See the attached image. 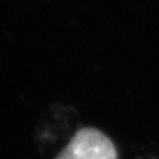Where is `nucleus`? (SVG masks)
<instances>
[{
  "instance_id": "nucleus-1",
  "label": "nucleus",
  "mask_w": 159,
  "mask_h": 159,
  "mask_svg": "<svg viewBox=\"0 0 159 159\" xmlns=\"http://www.w3.org/2000/svg\"><path fill=\"white\" fill-rule=\"evenodd\" d=\"M113 142L99 129H79L55 159H116Z\"/></svg>"
}]
</instances>
